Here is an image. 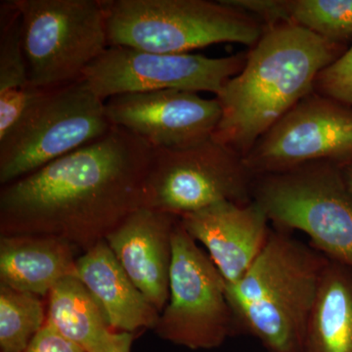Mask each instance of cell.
<instances>
[{
    "mask_svg": "<svg viewBox=\"0 0 352 352\" xmlns=\"http://www.w3.org/2000/svg\"><path fill=\"white\" fill-rule=\"evenodd\" d=\"M254 179L244 157L212 138L180 149H153L142 207L182 217L220 201L245 205Z\"/></svg>",
    "mask_w": 352,
    "mask_h": 352,
    "instance_id": "ba28073f",
    "label": "cell"
},
{
    "mask_svg": "<svg viewBox=\"0 0 352 352\" xmlns=\"http://www.w3.org/2000/svg\"><path fill=\"white\" fill-rule=\"evenodd\" d=\"M152 147L113 126L101 138L1 186L0 236H50L87 252L142 207Z\"/></svg>",
    "mask_w": 352,
    "mask_h": 352,
    "instance_id": "6da1fadb",
    "label": "cell"
},
{
    "mask_svg": "<svg viewBox=\"0 0 352 352\" xmlns=\"http://www.w3.org/2000/svg\"><path fill=\"white\" fill-rule=\"evenodd\" d=\"M76 247L50 236H0V284L50 295L64 278L76 276Z\"/></svg>",
    "mask_w": 352,
    "mask_h": 352,
    "instance_id": "2e32d148",
    "label": "cell"
},
{
    "mask_svg": "<svg viewBox=\"0 0 352 352\" xmlns=\"http://www.w3.org/2000/svg\"><path fill=\"white\" fill-rule=\"evenodd\" d=\"M28 75L38 91L82 80L109 47L101 0H15Z\"/></svg>",
    "mask_w": 352,
    "mask_h": 352,
    "instance_id": "52a82bcc",
    "label": "cell"
},
{
    "mask_svg": "<svg viewBox=\"0 0 352 352\" xmlns=\"http://www.w3.org/2000/svg\"><path fill=\"white\" fill-rule=\"evenodd\" d=\"M105 101L82 80L41 92L0 138L1 186L107 134Z\"/></svg>",
    "mask_w": 352,
    "mask_h": 352,
    "instance_id": "8992f818",
    "label": "cell"
},
{
    "mask_svg": "<svg viewBox=\"0 0 352 352\" xmlns=\"http://www.w3.org/2000/svg\"><path fill=\"white\" fill-rule=\"evenodd\" d=\"M153 331L192 351L217 349L237 331L226 280L180 217L173 234L170 298Z\"/></svg>",
    "mask_w": 352,
    "mask_h": 352,
    "instance_id": "9c48e42d",
    "label": "cell"
},
{
    "mask_svg": "<svg viewBox=\"0 0 352 352\" xmlns=\"http://www.w3.org/2000/svg\"><path fill=\"white\" fill-rule=\"evenodd\" d=\"M315 92L352 107V44L319 74Z\"/></svg>",
    "mask_w": 352,
    "mask_h": 352,
    "instance_id": "7402d4cb",
    "label": "cell"
},
{
    "mask_svg": "<svg viewBox=\"0 0 352 352\" xmlns=\"http://www.w3.org/2000/svg\"><path fill=\"white\" fill-rule=\"evenodd\" d=\"M105 110L113 126L153 149H180L212 138L222 113L217 97L176 89L118 95L105 101Z\"/></svg>",
    "mask_w": 352,
    "mask_h": 352,
    "instance_id": "7c38bea8",
    "label": "cell"
},
{
    "mask_svg": "<svg viewBox=\"0 0 352 352\" xmlns=\"http://www.w3.org/2000/svg\"><path fill=\"white\" fill-rule=\"evenodd\" d=\"M305 352H352V268L329 259L305 333Z\"/></svg>",
    "mask_w": 352,
    "mask_h": 352,
    "instance_id": "e0dca14e",
    "label": "cell"
},
{
    "mask_svg": "<svg viewBox=\"0 0 352 352\" xmlns=\"http://www.w3.org/2000/svg\"><path fill=\"white\" fill-rule=\"evenodd\" d=\"M25 352H85L45 323Z\"/></svg>",
    "mask_w": 352,
    "mask_h": 352,
    "instance_id": "603a6c76",
    "label": "cell"
},
{
    "mask_svg": "<svg viewBox=\"0 0 352 352\" xmlns=\"http://www.w3.org/2000/svg\"><path fill=\"white\" fill-rule=\"evenodd\" d=\"M76 276L94 296L115 332L135 333L156 326L161 314L129 279L106 240L78 256Z\"/></svg>",
    "mask_w": 352,
    "mask_h": 352,
    "instance_id": "9a60e30c",
    "label": "cell"
},
{
    "mask_svg": "<svg viewBox=\"0 0 352 352\" xmlns=\"http://www.w3.org/2000/svg\"><path fill=\"white\" fill-rule=\"evenodd\" d=\"M41 296L0 284V352H25L45 325Z\"/></svg>",
    "mask_w": 352,
    "mask_h": 352,
    "instance_id": "ffe728a7",
    "label": "cell"
},
{
    "mask_svg": "<svg viewBox=\"0 0 352 352\" xmlns=\"http://www.w3.org/2000/svg\"><path fill=\"white\" fill-rule=\"evenodd\" d=\"M254 175L326 162L352 166V107L314 92L256 141L244 157Z\"/></svg>",
    "mask_w": 352,
    "mask_h": 352,
    "instance_id": "8fae6325",
    "label": "cell"
},
{
    "mask_svg": "<svg viewBox=\"0 0 352 352\" xmlns=\"http://www.w3.org/2000/svg\"><path fill=\"white\" fill-rule=\"evenodd\" d=\"M45 323L85 352L100 351L115 332L99 303L76 276L64 278L51 289Z\"/></svg>",
    "mask_w": 352,
    "mask_h": 352,
    "instance_id": "ac0fdd59",
    "label": "cell"
},
{
    "mask_svg": "<svg viewBox=\"0 0 352 352\" xmlns=\"http://www.w3.org/2000/svg\"><path fill=\"white\" fill-rule=\"evenodd\" d=\"M189 235L208 250L226 284L244 276L270 238V219L256 201H220L180 217Z\"/></svg>",
    "mask_w": 352,
    "mask_h": 352,
    "instance_id": "4fadbf2b",
    "label": "cell"
},
{
    "mask_svg": "<svg viewBox=\"0 0 352 352\" xmlns=\"http://www.w3.org/2000/svg\"><path fill=\"white\" fill-rule=\"evenodd\" d=\"M287 23L346 44L352 38V0H287Z\"/></svg>",
    "mask_w": 352,
    "mask_h": 352,
    "instance_id": "44dd1931",
    "label": "cell"
},
{
    "mask_svg": "<svg viewBox=\"0 0 352 352\" xmlns=\"http://www.w3.org/2000/svg\"><path fill=\"white\" fill-rule=\"evenodd\" d=\"M329 259L291 233L271 229L270 238L237 283L226 284L236 329L268 352H305V333Z\"/></svg>",
    "mask_w": 352,
    "mask_h": 352,
    "instance_id": "3957f363",
    "label": "cell"
},
{
    "mask_svg": "<svg viewBox=\"0 0 352 352\" xmlns=\"http://www.w3.org/2000/svg\"><path fill=\"white\" fill-rule=\"evenodd\" d=\"M41 91L28 75L22 20L15 0L0 2V138L10 131Z\"/></svg>",
    "mask_w": 352,
    "mask_h": 352,
    "instance_id": "d6986e66",
    "label": "cell"
},
{
    "mask_svg": "<svg viewBox=\"0 0 352 352\" xmlns=\"http://www.w3.org/2000/svg\"><path fill=\"white\" fill-rule=\"evenodd\" d=\"M134 339L135 333L113 332L108 344L98 352H131Z\"/></svg>",
    "mask_w": 352,
    "mask_h": 352,
    "instance_id": "cb8c5ba5",
    "label": "cell"
},
{
    "mask_svg": "<svg viewBox=\"0 0 352 352\" xmlns=\"http://www.w3.org/2000/svg\"><path fill=\"white\" fill-rule=\"evenodd\" d=\"M245 61V53L210 58L110 45L88 67L82 82L103 101L118 95L170 89L217 96Z\"/></svg>",
    "mask_w": 352,
    "mask_h": 352,
    "instance_id": "30bf717a",
    "label": "cell"
},
{
    "mask_svg": "<svg viewBox=\"0 0 352 352\" xmlns=\"http://www.w3.org/2000/svg\"><path fill=\"white\" fill-rule=\"evenodd\" d=\"M252 200L275 229L302 231L326 258L352 268V192L340 166L320 162L258 176Z\"/></svg>",
    "mask_w": 352,
    "mask_h": 352,
    "instance_id": "5b68a950",
    "label": "cell"
},
{
    "mask_svg": "<svg viewBox=\"0 0 352 352\" xmlns=\"http://www.w3.org/2000/svg\"><path fill=\"white\" fill-rule=\"evenodd\" d=\"M109 45L184 54L212 44L254 46L266 27L227 0H101Z\"/></svg>",
    "mask_w": 352,
    "mask_h": 352,
    "instance_id": "277c9868",
    "label": "cell"
},
{
    "mask_svg": "<svg viewBox=\"0 0 352 352\" xmlns=\"http://www.w3.org/2000/svg\"><path fill=\"white\" fill-rule=\"evenodd\" d=\"M342 171H344V178H346L347 186H349V190L352 192V166H349V168H344Z\"/></svg>",
    "mask_w": 352,
    "mask_h": 352,
    "instance_id": "d4e9b609",
    "label": "cell"
},
{
    "mask_svg": "<svg viewBox=\"0 0 352 352\" xmlns=\"http://www.w3.org/2000/svg\"><path fill=\"white\" fill-rule=\"evenodd\" d=\"M347 50L292 24L267 27L244 68L217 99L221 119L212 138L243 157L298 102L315 91L319 74Z\"/></svg>",
    "mask_w": 352,
    "mask_h": 352,
    "instance_id": "7a4b0ae2",
    "label": "cell"
},
{
    "mask_svg": "<svg viewBox=\"0 0 352 352\" xmlns=\"http://www.w3.org/2000/svg\"><path fill=\"white\" fill-rule=\"evenodd\" d=\"M178 220L141 207L105 239L129 279L160 314L170 298L173 234Z\"/></svg>",
    "mask_w": 352,
    "mask_h": 352,
    "instance_id": "5bb4252c",
    "label": "cell"
}]
</instances>
